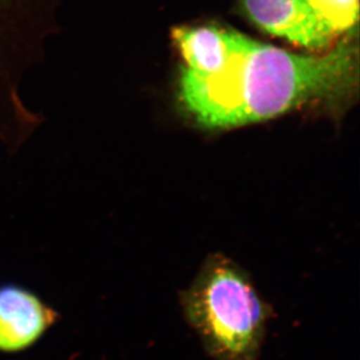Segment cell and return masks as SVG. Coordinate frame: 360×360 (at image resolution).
Wrapping results in <instances>:
<instances>
[{
  "label": "cell",
  "mask_w": 360,
  "mask_h": 360,
  "mask_svg": "<svg viewBox=\"0 0 360 360\" xmlns=\"http://www.w3.org/2000/svg\"><path fill=\"white\" fill-rule=\"evenodd\" d=\"M357 51L342 41L321 56L262 44L238 32L224 70L210 77L184 68L180 91L200 124L226 129L269 120L304 104L338 101L352 89Z\"/></svg>",
  "instance_id": "1"
},
{
  "label": "cell",
  "mask_w": 360,
  "mask_h": 360,
  "mask_svg": "<svg viewBox=\"0 0 360 360\" xmlns=\"http://www.w3.org/2000/svg\"><path fill=\"white\" fill-rule=\"evenodd\" d=\"M179 300L210 359L257 360L272 309L240 269L212 260Z\"/></svg>",
  "instance_id": "2"
},
{
  "label": "cell",
  "mask_w": 360,
  "mask_h": 360,
  "mask_svg": "<svg viewBox=\"0 0 360 360\" xmlns=\"http://www.w3.org/2000/svg\"><path fill=\"white\" fill-rule=\"evenodd\" d=\"M58 0H0V72L18 70L44 53L58 28Z\"/></svg>",
  "instance_id": "3"
},
{
  "label": "cell",
  "mask_w": 360,
  "mask_h": 360,
  "mask_svg": "<svg viewBox=\"0 0 360 360\" xmlns=\"http://www.w3.org/2000/svg\"><path fill=\"white\" fill-rule=\"evenodd\" d=\"M243 13L260 30L307 49H321L333 39L305 0H239Z\"/></svg>",
  "instance_id": "4"
},
{
  "label": "cell",
  "mask_w": 360,
  "mask_h": 360,
  "mask_svg": "<svg viewBox=\"0 0 360 360\" xmlns=\"http://www.w3.org/2000/svg\"><path fill=\"white\" fill-rule=\"evenodd\" d=\"M53 310L18 285L0 288V350L20 352L33 345L56 321Z\"/></svg>",
  "instance_id": "5"
},
{
  "label": "cell",
  "mask_w": 360,
  "mask_h": 360,
  "mask_svg": "<svg viewBox=\"0 0 360 360\" xmlns=\"http://www.w3.org/2000/svg\"><path fill=\"white\" fill-rule=\"evenodd\" d=\"M238 32L217 26H177L172 39L186 63V70L202 75L224 70L236 51Z\"/></svg>",
  "instance_id": "6"
},
{
  "label": "cell",
  "mask_w": 360,
  "mask_h": 360,
  "mask_svg": "<svg viewBox=\"0 0 360 360\" xmlns=\"http://www.w3.org/2000/svg\"><path fill=\"white\" fill-rule=\"evenodd\" d=\"M324 30L335 39L349 32L359 20V0H305Z\"/></svg>",
  "instance_id": "7"
}]
</instances>
